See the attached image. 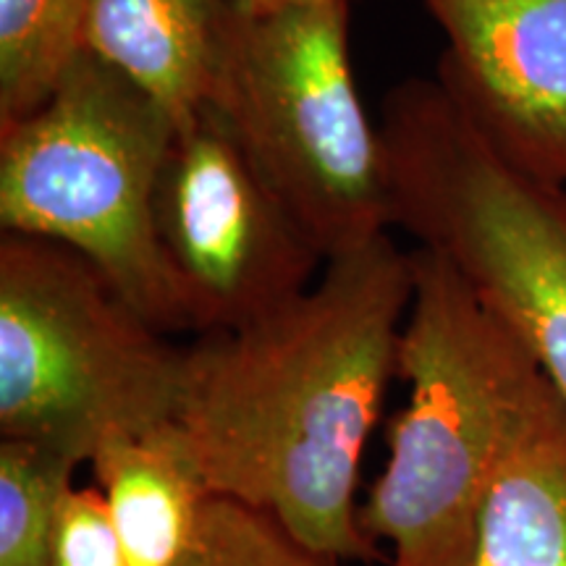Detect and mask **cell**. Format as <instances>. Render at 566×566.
<instances>
[{"instance_id":"1","label":"cell","mask_w":566,"mask_h":566,"mask_svg":"<svg viewBox=\"0 0 566 566\" xmlns=\"http://www.w3.org/2000/svg\"><path fill=\"white\" fill-rule=\"evenodd\" d=\"M412 252L380 237L263 321L187 346L174 424L212 495L271 514L331 562H373L357 485L399 378Z\"/></svg>"},{"instance_id":"2","label":"cell","mask_w":566,"mask_h":566,"mask_svg":"<svg viewBox=\"0 0 566 566\" xmlns=\"http://www.w3.org/2000/svg\"><path fill=\"white\" fill-rule=\"evenodd\" d=\"M412 271L407 401L359 525L391 546V566H470L499 467L551 380L441 254L417 247Z\"/></svg>"},{"instance_id":"3","label":"cell","mask_w":566,"mask_h":566,"mask_svg":"<svg viewBox=\"0 0 566 566\" xmlns=\"http://www.w3.org/2000/svg\"><path fill=\"white\" fill-rule=\"evenodd\" d=\"M352 0H231L208 103L323 260L394 226L380 126L352 63Z\"/></svg>"},{"instance_id":"4","label":"cell","mask_w":566,"mask_h":566,"mask_svg":"<svg viewBox=\"0 0 566 566\" xmlns=\"http://www.w3.org/2000/svg\"><path fill=\"white\" fill-rule=\"evenodd\" d=\"M176 116L116 66L80 53L48 101L0 129V226L82 254L163 334L192 331L155 229Z\"/></svg>"},{"instance_id":"5","label":"cell","mask_w":566,"mask_h":566,"mask_svg":"<svg viewBox=\"0 0 566 566\" xmlns=\"http://www.w3.org/2000/svg\"><path fill=\"white\" fill-rule=\"evenodd\" d=\"M394 226L441 254L566 405V187L506 160L433 80L380 108Z\"/></svg>"},{"instance_id":"6","label":"cell","mask_w":566,"mask_h":566,"mask_svg":"<svg viewBox=\"0 0 566 566\" xmlns=\"http://www.w3.org/2000/svg\"><path fill=\"white\" fill-rule=\"evenodd\" d=\"M174 346L82 254L0 237V438L87 464L108 436L174 422Z\"/></svg>"},{"instance_id":"7","label":"cell","mask_w":566,"mask_h":566,"mask_svg":"<svg viewBox=\"0 0 566 566\" xmlns=\"http://www.w3.org/2000/svg\"><path fill=\"white\" fill-rule=\"evenodd\" d=\"M155 229L197 336L279 313L325 265L210 105L176 124L155 189Z\"/></svg>"},{"instance_id":"8","label":"cell","mask_w":566,"mask_h":566,"mask_svg":"<svg viewBox=\"0 0 566 566\" xmlns=\"http://www.w3.org/2000/svg\"><path fill=\"white\" fill-rule=\"evenodd\" d=\"M446 48L436 82L491 145L566 187V0H422Z\"/></svg>"},{"instance_id":"9","label":"cell","mask_w":566,"mask_h":566,"mask_svg":"<svg viewBox=\"0 0 566 566\" xmlns=\"http://www.w3.org/2000/svg\"><path fill=\"white\" fill-rule=\"evenodd\" d=\"M87 464L129 566L189 562L212 493L174 422L108 436Z\"/></svg>"},{"instance_id":"10","label":"cell","mask_w":566,"mask_h":566,"mask_svg":"<svg viewBox=\"0 0 566 566\" xmlns=\"http://www.w3.org/2000/svg\"><path fill=\"white\" fill-rule=\"evenodd\" d=\"M231 0H90L84 51L150 92L176 122L208 103Z\"/></svg>"},{"instance_id":"11","label":"cell","mask_w":566,"mask_h":566,"mask_svg":"<svg viewBox=\"0 0 566 566\" xmlns=\"http://www.w3.org/2000/svg\"><path fill=\"white\" fill-rule=\"evenodd\" d=\"M470 566H566V405L554 386L499 467Z\"/></svg>"},{"instance_id":"12","label":"cell","mask_w":566,"mask_h":566,"mask_svg":"<svg viewBox=\"0 0 566 566\" xmlns=\"http://www.w3.org/2000/svg\"><path fill=\"white\" fill-rule=\"evenodd\" d=\"M90 0H0V129L30 116L84 53Z\"/></svg>"},{"instance_id":"13","label":"cell","mask_w":566,"mask_h":566,"mask_svg":"<svg viewBox=\"0 0 566 566\" xmlns=\"http://www.w3.org/2000/svg\"><path fill=\"white\" fill-rule=\"evenodd\" d=\"M76 464L19 441H0V566H55L53 516Z\"/></svg>"},{"instance_id":"14","label":"cell","mask_w":566,"mask_h":566,"mask_svg":"<svg viewBox=\"0 0 566 566\" xmlns=\"http://www.w3.org/2000/svg\"><path fill=\"white\" fill-rule=\"evenodd\" d=\"M184 566H336L310 551L271 514L210 495L197 546Z\"/></svg>"},{"instance_id":"15","label":"cell","mask_w":566,"mask_h":566,"mask_svg":"<svg viewBox=\"0 0 566 566\" xmlns=\"http://www.w3.org/2000/svg\"><path fill=\"white\" fill-rule=\"evenodd\" d=\"M55 566H129L97 488L71 483L53 516Z\"/></svg>"},{"instance_id":"16","label":"cell","mask_w":566,"mask_h":566,"mask_svg":"<svg viewBox=\"0 0 566 566\" xmlns=\"http://www.w3.org/2000/svg\"><path fill=\"white\" fill-rule=\"evenodd\" d=\"M237 6H242L247 11H263V9H271L275 0H233Z\"/></svg>"}]
</instances>
